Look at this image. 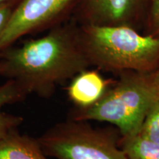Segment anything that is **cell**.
Masks as SVG:
<instances>
[{"label":"cell","instance_id":"obj_1","mask_svg":"<svg viewBox=\"0 0 159 159\" xmlns=\"http://www.w3.org/2000/svg\"><path fill=\"white\" fill-rule=\"evenodd\" d=\"M80 28L55 27L44 36L0 51V77L16 81L28 94L53 96L57 85L90 66Z\"/></svg>","mask_w":159,"mask_h":159},{"label":"cell","instance_id":"obj_2","mask_svg":"<svg viewBox=\"0 0 159 159\" xmlns=\"http://www.w3.org/2000/svg\"><path fill=\"white\" fill-rule=\"evenodd\" d=\"M159 100V68L148 72L125 71L98 102L88 108H75L69 119L107 122L121 136L137 134L151 107Z\"/></svg>","mask_w":159,"mask_h":159},{"label":"cell","instance_id":"obj_3","mask_svg":"<svg viewBox=\"0 0 159 159\" xmlns=\"http://www.w3.org/2000/svg\"><path fill=\"white\" fill-rule=\"evenodd\" d=\"M80 37L89 63L98 69L122 73L159 68L157 35H142L128 25H85Z\"/></svg>","mask_w":159,"mask_h":159},{"label":"cell","instance_id":"obj_4","mask_svg":"<svg viewBox=\"0 0 159 159\" xmlns=\"http://www.w3.org/2000/svg\"><path fill=\"white\" fill-rule=\"evenodd\" d=\"M46 156L55 159H128L119 139L108 129L94 128L83 121L67 119L39 136Z\"/></svg>","mask_w":159,"mask_h":159},{"label":"cell","instance_id":"obj_5","mask_svg":"<svg viewBox=\"0 0 159 159\" xmlns=\"http://www.w3.org/2000/svg\"><path fill=\"white\" fill-rule=\"evenodd\" d=\"M74 0H21L0 33V51L27 34L51 27Z\"/></svg>","mask_w":159,"mask_h":159},{"label":"cell","instance_id":"obj_6","mask_svg":"<svg viewBox=\"0 0 159 159\" xmlns=\"http://www.w3.org/2000/svg\"><path fill=\"white\" fill-rule=\"evenodd\" d=\"M115 82L105 79L98 70L87 69L71 79L67 87V95L75 108H88L98 102Z\"/></svg>","mask_w":159,"mask_h":159},{"label":"cell","instance_id":"obj_7","mask_svg":"<svg viewBox=\"0 0 159 159\" xmlns=\"http://www.w3.org/2000/svg\"><path fill=\"white\" fill-rule=\"evenodd\" d=\"M139 0H85V25H127Z\"/></svg>","mask_w":159,"mask_h":159},{"label":"cell","instance_id":"obj_8","mask_svg":"<svg viewBox=\"0 0 159 159\" xmlns=\"http://www.w3.org/2000/svg\"><path fill=\"white\" fill-rule=\"evenodd\" d=\"M0 159H49L38 138L12 130L0 141Z\"/></svg>","mask_w":159,"mask_h":159},{"label":"cell","instance_id":"obj_9","mask_svg":"<svg viewBox=\"0 0 159 159\" xmlns=\"http://www.w3.org/2000/svg\"><path fill=\"white\" fill-rule=\"evenodd\" d=\"M28 95L21 85L13 80H7L0 85V141L12 130L18 129L24 122L22 116L7 114L2 109L7 105L22 102Z\"/></svg>","mask_w":159,"mask_h":159},{"label":"cell","instance_id":"obj_10","mask_svg":"<svg viewBox=\"0 0 159 159\" xmlns=\"http://www.w3.org/2000/svg\"><path fill=\"white\" fill-rule=\"evenodd\" d=\"M119 144L128 159H159V143L139 134L121 136Z\"/></svg>","mask_w":159,"mask_h":159},{"label":"cell","instance_id":"obj_11","mask_svg":"<svg viewBox=\"0 0 159 159\" xmlns=\"http://www.w3.org/2000/svg\"><path fill=\"white\" fill-rule=\"evenodd\" d=\"M138 134L159 143V100L149 110Z\"/></svg>","mask_w":159,"mask_h":159},{"label":"cell","instance_id":"obj_12","mask_svg":"<svg viewBox=\"0 0 159 159\" xmlns=\"http://www.w3.org/2000/svg\"><path fill=\"white\" fill-rule=\"evenodd\" d=\"M150 21L153 35L159 36V0H151Z\"/></svg>","mask_w":159,"mask_h":159},{"label":"cell","instance_id":"obj_13","mask_svg":"<svg viewBox=\"0 0 159 159\" xmlns=\"http://www.w3.org/2000/svg\"><path fill=\"white\" fill-rule=\"evenodd\" d=\"M14 7L13 2L0 5V33L8 21Z\"/></svg>","mask_w":159,"mask_h":159},{"label":"cell","instance_id":"obj_14","mask_svg":"<svg viewBox=\"0 0 159 159\" xmlns=\"http://www.w3.org/2000/svg\"><path fill=\"white\" fill-rule=\"evenodd\" d=\"M13 2V0H0V5L7 2Z\"/></svg>","mask_w":159,"mask_h":159}]
</instances>
